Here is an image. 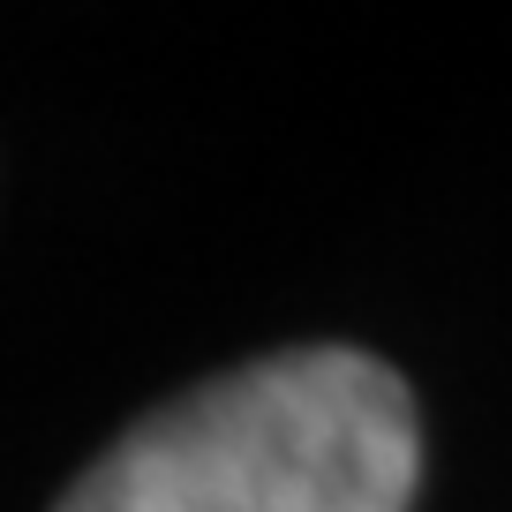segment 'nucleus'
<instances>
[{
	"label": "nucleus",
	"mask_w": 512,
	"mask_h": 512,
	"mask_svg": "<svg viewBox=\"0 0 512 512\" xmlns=\"http://www.w3.org/2000/svg\"><path fill=\"white\" fill-rule=\"evenodd\" d=\"M415 482L422 422L400 369L294 347L136 422L53 512H407Z\"/></svg>",
	"instance_id": "obj_1"
}]
</instances>
